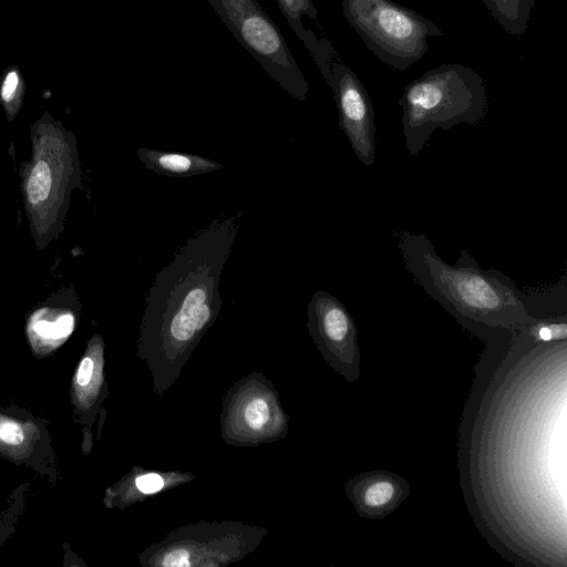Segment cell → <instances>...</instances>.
Listing matches in <instances>:
<instances>
[{"instance_id": "6da1fadb", "label": "cell", "mask_w": 567, "mask_h": 567, "mask_svg": "<svg viewBox=\"0 0 567 567\" xmlns=\"http://www.w3.org/2000/svg\"><path fill=\"white\" fill-rule=\"evenodd\" d=\"M241 216L214 219L194 234L156 274L146 293L136 355L158 396L176 382L220 312V276Z\"/></svg>"}, {"instance_id": "7a4b0ae2", "label": "cell", "mask_w": 567, "mask_h": 567, "mask_svg": "<svg viewBox=\"0 0 567 567\" xmlns=\"http://www.w3.org/2000/svg\"><path fill=\"white\" fill-rule=\"evenodd\" d=\"M398 246L414 281L461 320L487 327L533 320L522 290L503 272L482 269L468 251L462 250L452 266L439 257L423 234L400 231Z\"/></svg>"}, {"instance_id": "3957f363", "label": "cell", "mask_w": 567, "mask_h": 567, "mask_svg": "<svg viewBox=\"0 0 567 567\" xmlns=\"http://www.w3.org/2000/svg\"><path fill=\"white\" fill-rule=\"evenodd\" d=\"M30 140L31 156L20 165V189L34 245L43 250L64 229L82 169L73 132L48 111L32 124Z\"/></svg>"}, {"instance_id": "277c9868", "label": "cell", "mask_w": 567, "mask_h": 567, "mask_svg": "<svg viewBox=\"0 0 567 567\" xmlns=\"http://www.w3.org/2000/svg\"><path fill=\"white\" fill-rule=\"evenodd\" d=\"M484 78L458 63L429 70L410 82L399 100L402 130L410 155H417L436 130L477 125L487 111Z\"/></svg>"}, {"instance_id": "5b68a950", "label": "cell", "mask_w": 567, "mask_h": 567, "mask_svg": "<svg viewBox=\"0 0 567 567\" xmlns=\"http://www.w3.org/2000/svg\"><path fill=\"white\" fill-rule=\"evenodd\" d=\"M268 534L243 522H198L174 528L145 548L143 567H224L252 553Z\"/></svg>"}, {"instance_id": "8992f818", "label": "cell", "mask_w": 567, "mask_h": 567, "mask_svg": "<svg viewBox=\"0 0 567 567\" xmlns=\"http://www.w3.org/2000/svg\"><path fill=\"white\" fill-rule=\"evenodd\" d=\"M342 12L367 48L398 72L427 53L429 37L443 33L431 20L391 0H342Z\"/></svg>"}, {"instance_id": "52a82bcc", "label": "cell", "mask_w": 567, "mask_h": 567, "mask_svg": "<svg viewBox=\"0 0 567 567\" xmlns=\"http://www.w3.org/2000/svg\"><path fill=\"white\" fill-rule=\"evenodd\" d=\"M243 48L282 90L303 102L308 82L274 20L256 0H206Z\"/></svg>"}, {"instance_id": "ba28073f", "label": "cell", "mask_w": 567, "mask_h": 567, "mask_svg": "<svg viewBox=\"0 0 567 567\" xmlns=\"http://www.w3.org/2000/svg\"><path fill=\"white\" fill-rule=\"evenodd\" d=\"M219 425L227 444L257 446L286 437L289 416L271 380L250 372L227 390Z\"/></svg>"}, {"instance_id": "9c48e42d", "label": "cell", "mask_w": 567, "mask_h": 567, "mask_svg": "<svg viewBox=\"0 0 567 567\" xmlns=\"http://www.w3.org/2000/svg\"><path fill=\"white\" fill-rule=\"evenodd\" d=\"M331 91L339 115V125L354 155L371 166L375 157L374 111L369 94L357 74L344 63L331 64Z\"/></svg>"}, {"instance_id": "30bf717a", "label": "cell", "mask_w": 567, "mask_h": 567, "mask_svg": "<svg viewBox=\"0 0 567 567\" xmlns=\"http://www.w3.org/2000/svg\"><path fill=\"white\" fill-rule=\"evenodd\" d=\"M309 334L323 357L337 365L352 359L355 324L346 307L323 290L316 291L307 306Z\"/></svg>"}, {"instance_id": "8fae6325", "label": "cell", "mask_w": 567, "mask_h": 567, "mask_svg": "<svg viewBox=\"0 0 567 567\" xmlns=\"http://www.w3.org/2000/svg\"><path fill=\"white\" fill-rule=\"evenodd\" d=\"M277 3L296 35L309 50L331 89L333 85L331 64L338 55L327 39H318L316 34L311 30L306 29L301 22L302 16H307L317 21L318 13L315 4L311 0H277Z\"/></svg>"}, {"instance_id": "7c38bea8", "label": "cell", "mask_w": 567, "mask_h": 567, "mask_svg": "<svg viewBox=\"0 0 567 567\" xmlns=\"http://www.w3.org/2000/svg\"><path fill=\"white\" fill-rule=\"evenodd\" d=\"M136 155L146 168L169 177L202 175L224 167L220 163L210 158L182 152L141 147Z\"/></svg>"}, {"instance_id": "4fadbf2b", "label": "cell", "mask_w": 567, "mask_h": 567, "mask_svg": "<svg viewBox=\"0 0 567 567\" xmlns=\"http://www.w3.org/2000/svg\"><path fill=\"white\" fill-rule=\"evenodd\" d=\"M194 478L195 475L190 472L177 470L152 471L144 467H134L127 478L123 499L127 504L143 502L148 496L187 484Z\"/></svg>"}, {"instance_id": "5bb4252c", "label": "cell", "mask_w": 567, "mask_h": 567, "mask_svg": "<svg viewBox=\"0 0 567 567\" xmlns=\"http://www.w3.org/2000/svg\"><path fill=\"white\" fill-rule=\"evenodd\" d=\"M498 24L511 35L525 34L535 0H482Z\"/></svg>"}, {"instance_id": "9a60e30c", "label": "cell", "mask_w": 567, "mask_h": 567, "mask_svg": "<svg viewBox=\"0 0 567 567\" xmlns=\"http://www.w3.org/2000/svg\"><path fill=\"white\" fill-rule=\"evenodd\" d=\"M73 324L74 319L69 311L47 307L33 315L30 330L42 340L56 341L66 338Z\"/></svg>"}, {"instance_id": "2e32d148", "label": "cell", "mask_w": 567, "mask_h": 567, "mask_svg": "<svg viewBox=\"0 0 567 567\" xmlns=\"http://www.w3.org/2000/svg\"><path fill=\"white\" fill-rule=\"evenodd\" d=\"M25 95V80L17 65L7 66L0 75V105L8 122L20 112Z\"/></svg>"}, {"instance_id": "e0dca14e", "label": "cell", "mask_w": 567, "mask_h": 567, "mask_svg": "<svg viewBox=\"0 0 567 567\" xmlns=\"http://www.w3.org/2000/svg\"><path fill=\"white\" fill-rule=\"evenodd\" d=\"M398 497L396 484L388 477L368 481L361 489V502L370 511H381Z\"/></svg>"}, {"instance_id": "ac0fdd59", "label": "cell", "mask_w": 567, "mask_h": 567, "mask_svg": "<svg viewBox=\"0 0 567 567\" xmlns=\"http://www.w3.org/2000/svg\"><path fill=\"white\" fill-rule=\"evenodd\" d=\"M0 440L7 444L18 445L23 441V432L19 424L0 417Z\"/></svg>"}, {"instance_id": "d6986e66", "label": "cell", "mask_w": 567, "mask_h": 567, "mask_svg": "<svg viewBox=\"0 0 567 567\" xmlns=\"http://www.w3.org/2000/svg\"><path fill=\"white\" fill-rule=\"evenodd\" d=\"M94 370V361L91 357H85L80 363L76 381L81 386H85L91 382Z\"/></svg>"}]
</instances>
